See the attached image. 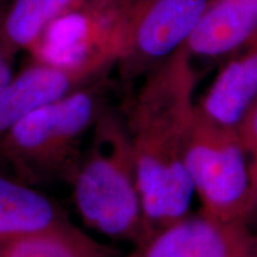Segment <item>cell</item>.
I'll use <instances>...</instances> for the list:
<instances>
[{"mask_svg":"<svg viewBox=\"0 0 257 257\" xmlns=\"http://www.w3.org/2000/svg\"><path fill=\"white\" fill-rule=\"evenodd\" d=\"M68 219L55 200L0 172V240L47 229Z\"/></svg>","mask_w":257,"mask_h":257,"instance_id":"11","label":"cell"},{"mask_svg":"<svg viewBox=\"0 0 257 257\" xmlns=\"http://www.w3.org/2000/svg\"><path fill=\"white\" fill-rule=\"evenodd\" d=\"M102 85L104 80L79 89L10 128L0 140V162L9 174L35 187L68 184L82 156L83 138L106 108Z\"/></svg>","mask_w":257,"mask_h":257,"instance_id":"3","label":"cell"},{"mask_svg":"<svg viewBox=\"0 0 257 257\" xmlns=\"http://www.w3.org/2000/svg\"><path fill=\"white\" fill-rule=\"evenodd\" d=\"M256 100L257 35L225 59L197 107L213 123L237 128Z\"/></svg>","mask_w":257,"mask_h":257,"instance_id":"9","label":"cell"},{"mask_svg":"<svg viewBox=\"0 0 257 257\" xmlns=\"http://www.w3.org/2000/svg\"><path fill=\"white\" fill-rule=\"evenodd\" d=\"M185 166L201 213L219 220L250 221L249 169L237 128L213 123L195 107Z\"/></svg>","mask_w":257,"mask_h":257,"instance_id":"5","label":"cell"},{"mask_svg":"<svg viewBox=\"0 0 257 257\" xmlns=\"http://www.w3.org/2000/svg\"><path fill=\"white\" fill-rule=\"evenodd\" d=\"M68 184L89 230L136 246L148 238L133 147L123 114L106 107Z\"/></svg>","mask_w":257,"mask_h":257,"instance_id":"2","label":"cell"},{"mask_svg":"<svg viewBox=\"0 0 257 257\" xmlns=\"http://www.w3.org/2000/svg\"><path fill=\"white\" fill-rule=\"evenodd\" d=\"M208 4L210 0H144L119 63L124 78L150 72L185 47Z\"/></svg>","mask_w":257,"mask_h":257,"instance_id":"6","label":"cell"},{"mask_svg":"<svg viewBox=\"0 0 257 257\" xmlns=\"http://www.w3.org/2000/svg\"><path fill=\"white\" fill-rule=\"evenodd\" d=\"M144 0H95L61 16L44 30L32 60L105 78L126 54L136 15Z\"/></svg>","mask_w":257,"mask_h":257,"instance_id":"4","label":"cell"},{"mask_svg":"<svg viewBox=\"0 0 257 257\" xmlns=\"http://www.w3.org/2000/svg\"><path fill=\"white\" fill-rule=\"evenodd\" d=\"M251 219H255V220H256V224H257V212H256L255 214H253V217L251 218ZM255 229L257 230V225H256V227H255Z\"/></svg>","mask_w":257,"mask_h":257,"instance_id":"16","label":"cell"},{"mask_svg":"<svg viewBox=\"0 0 257 257\" xmlns=\"http://www.w3.org/2000/svg\"><path fill=\"white\" fill-rule=\"evenodd\" d=\"M126 257H257V230L248 220L188 213L134 246Z\"/></svg>","mask_w":257,"mask_h":257,"instance_id":"7","label":"cell"},{"mask_svg":"<svg viewBox=\"0 0 257 257\" xmlns=\"http://www.w3.org/2000/svg\"><path fill=\"white\" fill-rule=\"evenodd\" d=\"M194 60L185 47L147 73L123 114L142 195L148 238L189 213L194 197L185 146L197 102Z\"/></svg>","mask_w":257,"mask_h":257,"instance_id":"1","label":"cell"},{"mask_svg":"<svg viewBox=\"0 0 257 257\" xmlns=\"http://www.w3.org/2000/svg\"><path fill=\"white\" fill-rule=\"evenodd\" d=\"M3 2H4V0H0V3H3ZM10 2V0H8V3Z\"/></svg>","mask_w":257,"mask_h":257,"instance_id":"17","label":"cell"},{"mask_svg":"<svg viewBox=\"0 0 257 257\" xmlns=\"http://www.w3.org/2000/svg\"><path fill=\"white\" fill-rule=\"evenodd\" d=\"M95 0H10L0 11V37L9 55L29 51L61 16Z\"/></svg>","mask_w":257,"mask_h":257,"instance_id":"13","label":"cell"},{"mask_svg":"<svg viewBox=\"0 0 257 257\" xmlns=\"http://www.w3.org/2000/svg\"><path fill=\"white\" fill-rule=\"evenodd\" d=\"M104 78L79 69H69L32 60L14 78L0 95V140L31 112L53 105Z\"/></svg>","mask_w":257,"mask_h":257,"instance_id":"8","label":"cell"},{"mask_svg":"<svg viewBox=\"0 0 257 257\" xmlns=\"http://www.w3.org/2000/svg\"><path fill=\"white\" fill-rule=\"evenodd\" d=\"M257 35V0H210L185 48L199 59H226Z\"/></svg>","mask_w":257,"mask_h":257,"instance_id":"10","label":"cell"},{"mask_svg":"<svg viewBox=\"0 0 257 257\" xmlns=\"http://www.w3.org/2000/svg\"><path fill=\"white\" fill-rule=\"evenodd\" d=\"M240 143L249 169L250 180V220L257 212V100L244 114L237 126Z\"/></svg>","mask_w":257,"mask_h":257,"instance_id":"14","label":"cell"},{"mask_svg":"<svg viewBox=\"0 0 257 257\" xmlns=\"http://www.w3.org/2000/svg\"><path fill=\"white\" fill-rule=\"evenodd\" d=\"M12 61L14 57L9 55L5 50L0 51V95L15 75L12 70Z\"/></svg>","mask_w":257,"mask_h":257,"instance_id":"15","label":"cell"},{"mask_svg":"<svg viewBox=\"0 0 257 257\" xmlns=\"http://www.w3.org/2000/svg\"><path fill=\"white\" fill-rule=\"evenodd\" d=\"M0 257H118V251L67 219L47 229L2 239Z\"/></svg>","mask_w":257,"mask_h":257,"instance_id":"12","label":"cell"}]
</instances>
